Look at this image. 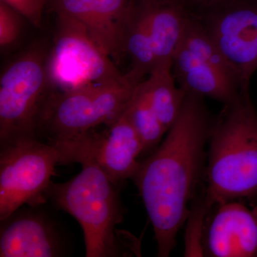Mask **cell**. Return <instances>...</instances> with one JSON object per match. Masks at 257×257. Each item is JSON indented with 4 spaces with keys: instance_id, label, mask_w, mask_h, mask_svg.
Masks as SVG:
<instances>
[{
    "instance_id": "13",
    "label": "cell",
    "mask_w": 257,
    "mask_h": 257,
    "mask_svg": "<svg viewBox=\"0 0 257 257\" xmlns=\"http://www.w3.org/2000/svg\"><path fill=\"white\" fill-rule=\"evenodd\" d=\"M174 75L187 92L206 96L225 104L234 101L241 91L220 72L199 60L183 45H179L172 60Z\"/></svg>"
},
{
    "instance_id": "17",
    "label": "cell",
    "mask_w": 257,
    "mask_h": 257,
    "mask_svg": "<svg viewBox=\"0 0 257 257\" xmlns=\"http://www.w3.org/2000/svg\"><path fill=\"white\" fill-rule=\"evenodd\" d=\"M181 45L190 51L199 60L234 82L241 89L234 70L225 59L219 47L216 46L215 42L213 41L209 32L189 19H186L184 23Z\"/></svg>"
},
{
    "instance_id": "5",
    "label": "cell",
    "mask_w": 257,
    "mask_h": 257,
    "mask_svg": "<svg viewBox=\"0 0 257 257\" xmlns=\"http://www.w3.org/2000/svg\"><path fill=\"white\" fill-rule=\"evenodd\" d=\"M47 62L41 51L20 56L0 79V146L37 138V124L48 92Z\"/></svg>"
},
{
    "instance_id": "20",
    "label": "cell",
    "mask_w": 257,
    "mask_h": 257,
    "mask_svg": "<svg viewBox=\"0 0 257 257\" xmlns=\"http://www.w3.org/2000/svg\"><path fill=\"white\" fill-rule=\"evenodd\" d=\"M37 28L42 24V13L47 0H1Z\"/></svg>"
},
{
    "instance_id": "1",
    "label": "cell",
    "mask_w": 257,
    "mask_h": 257,
    "mask_svg": "<svg viewBox=\"0 0 257 257\" xmlns=\"http://www.w3.org/2000/svg\"><path fill=\"white\" fill-rule=\"evenodd\" d=\"M202 97L187 92L163 143L140 162L132 179L153 226L158 256H170L175 248L202 170L211 128Z\"/></svg>"
},
{
    "instance_id": "19",
    "label": "cell",
    "mask_w": 257,
    "mask_h": 257,
    "mask_svg": "<svg viewBox=\"0 0 257 257\" xmlns=\"http://www.w3.org/2000/svg\"><path fill=\"white\" fill-rule=\"evenodd\" d=\"M18 12L0 2V46L2 49L13 45L18 40L22 30V20Z\"/></svg>"
},
{
    "instance_id": "9",
    "label": "cell",
    "mask_w": 257,
    "mask_h": 257,
    "mask_svg": "<svg viewBox=\"0 0 257 257\" xmlns=\"http://www.w3.org/2000/svg\"><path fill=\"white\" fill-rule=\"evenodd\" d=\"M55 8L82 25L109 57L124 53L125 30L135 13L131 0H55Z\"/></svg>"
},
{
    "instance_id": "12",
    "label": "cell",
    "mask_w": 257,
    "mask_h": 257,
    "mask_svg": "<svg viewBox=\"0 0 257 257\" xmlns=\"http://www.w3.org/2000/svg\"><path fill=\"white\" fill-rule=\"evenodd\" d=\"M207 248L215 257L257 256V216L238 202L221 204L207 231Z\"/></svg>"
},
{
    "instance_id": "15",
    "label": "cell",
    "mask_w": 257,
    "mask_h": 257,
    "mask_svg": "<svg viewBox=\"0 0 257 257\" xmlns=\"http://www.w3.org/2000/svg\"><path fill=\"white\" fill-rule=\"evenodd\" d=\"M139 13L146 25L157 63L172 61L182 41L187 18L172 5H147Z\"/></svg>"
},
{
    "instance_id": "11",
    "label": "cell",
    "mask_w": 257,
    "mask_h": 257,
    "mask_svg": "<svg viewBox=\"0 0 257 257\" xmlns=\"http://www.w3.org/2000/svg\"><path fill=\"white\" fill-rule=\"evenodd\" d=\"M65 253L63 236L45 214L18 209L1 221L0 256L58 257Z\"/></svg>"
},
{
    "instance_id": "10",
    "label": "cell",
    "mask_w": 257,
    "mask_h": 257,
    "mask_svg": "<svg viewBox=\"0 0 257 257\" xmlns=\"http://www.w3.org/2000/svg\"><path fill=\"white\" fill-rule=\"evenodd\" d=\"M208 32L234 70L241 90L248 91L257 69V7L221 15Z\"/></svg>"
},
{
    "instance_id": "18",
    "label": "cell",
    "mask_w": 257,
    "mask_h": 257,
    "mask_svg": "<svg viewBox=\"0 0 257 257\" xmlns=\"http://www.w3.org/2000/svg\"><path fill=\"white\" fill-rule=\"evenodd\" d=\"M142 82L135 89L124 113L140 137L145 152L155 148L167 132L152 109Z\"/></svg>"
},
{
    "instance_id": "7",
    "label": "cell",
    "mask_w": 257,
    "mask_h": 257,
    "mask_svg": "<svg viewBox=\"0 0 257 257\" xmlns=\"http://www.w3.org/2000/svg\"><path fill=\"white\" fill-rule=\"evenodd\" d=\"M101 50L86 28L58 15L55 45L47 62L48 79L59 91L111 82L122 74Z\"/></svg>"
},
{
    "instance_id": "16",
    "label": "cell",
    "mask_w": 257,
    "mask_h": 257,
    "mask_svg": "<svg viewBox=\"0 0 257 257\" xmlns=\"http://www.w3.org/2000/svg\"><path fill=\"white\" fill-rule=\"evenodd\" d=\"M123 50L131 59L132 69L128 72L142 82L145 74L152 72L157 60L146 25L139 13L135 12L126 25Z\"/></svg>"
},
{
    "instance_id": "4",
    "label": "cell",
    "mask_w": 257,
    "mask_h": 257,
    "mask_svg": "<svg viewBox=\"0 0 257 257\" xmlns=\"http://www.w3.org/2000/svg\"><path fill=\"white\" fill-rule=\"evenodd\" d=\"M140 83L127 72L111 82L49 92L39 117L37 137L42 134L52 143L110 125L124 113Z\"/></svg>"
},
{
    "instance_id": "2",
    "label": "cell",
    "mask_w": 257,
    "mask_h": 257,
    "mask_svg": "<svg viewBox=\"0 0 257 257\" xmlns=\"http://www.w3.org/2000/svg\"><path fill=\"white\" fill-rule=\"evenodd\" d=\"M211 128L207 206L257 194V112L243 91Z\"/></svg>"
},
{
    "instance_id": "14",
    "label": "cell",
    "mask_w": 257,
    "mask_h": 257,
    "mask_svg": "<svg viewBox=\"0 0 257 257\" xmlns=\"http://www.w3.org/2000/svg\"><path fill=\"white\" fill-rule=\"evenodd\" d=\"M172 61L158 62L142 85L166 132L178 118L187 92L175 84Z\"/></svg>"
},
{
    "instance_id": "6",
    "label": "cell",
    "mask_w": 257,
    "mask_h": 257,
    "mask_svg": "<svg viewBox=\"0 0 257 257\" xmlns=\"http://www.w3.org/2000/svg\"><path fill=\"white\" fill-rule=\"evenodd\" d=\"M58 165V150L39 139H24L1 148L0 221L24 204L37 206L45 202Z\"/></svg>"
},
{
    "instance_id": "3",
    "label": "cell",
    "mask_w": 257,
    "mask_h": 257,
    "mask_svg": "<svg viewBox=\"0 0 257 257\" xmlns=\"http://www.w3.org/2000/svg\"><path fill=\"white\" fill-rule=\"evenodd\" d=\"M81 165L82 171L68 182H52L46 197L78 221L84 233L86 256H118L115 226L123 216L116 184L99 166Z\"/></svg>"
},
{
    "instance_id": "8",
    "label": "cell",
    "mask_w": 257,
    "mask_h": 257,
    "mask_svg": "<svg viewBox=\"0 0 257 257\" xmlns=\"http://www.w3.org/2000/svg\"><path fill=\"white\" fill-rule=\"evenodd\" d=\"M107 127L99 133L92 128L48 143L58 150L60 165L94 164L117 184L133 179L136 174L140 165L138 157L144 152V147L124 111Z\"/></svg>"
}]
</instances>
